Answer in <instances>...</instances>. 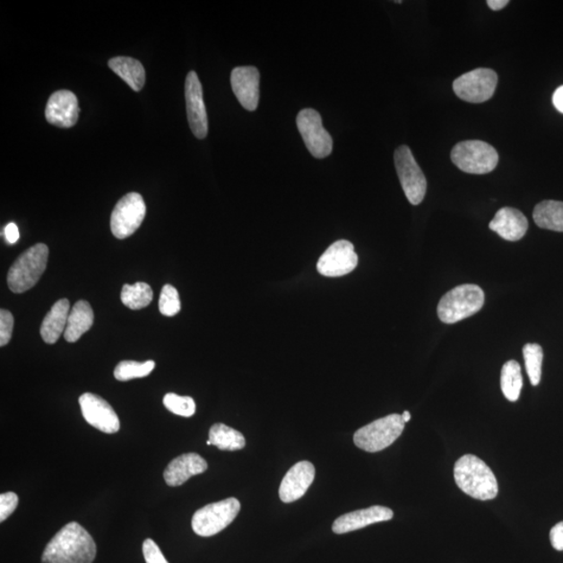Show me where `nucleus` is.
<instances>
[{
  "mask_svg": "<svg viewBox=\"0 0 563 563\" xmlns=\"http://www.w3.org/2000/svg\"><path fill=\"white\" fill-rule=\"evenodd\" d=\"M96 543L79 523L63 527L48 542L42 555L43 563H92Z\"/></svg>",
  "mask_w": 563,
  "mask_h": 563,
  "instance_id": "1",
  "label": "nucleus"
},
{
  "mask_svg": "<svg viewBox=\"0 0 563 563\" xmlns=\"http://www.w3.org/2000/svg\"><path fill=\"white\" fill-rule=\"evenodd\" d=\"M454 478L464 494L489 501L498 496V486L495 473L483 460L475 455H464L454 466Z\"/></svg>",
  "mask_w": 563,
  "mask_h": 563,
  "instance_id": "2",
  "label": "nucleus"
},
{
  "mask_svg": "<svg viewBox=\"0 0 563 563\" xmlns=\"http://www.w3.org/2000/svg\"><path fill=\"white\" fill-rule=\"evenodd\" d=\"M484 291L475 284H463L454 288L441 298L437 315L445 324H456L476 315L484 305Z\"/></svg>",
  "mask_w": 563,
  "mask_h": 563,
  "instance_id": "3",
  "label": "nucleus"
},
{
  "mask_svg": "<svg viewBox=\"0 0 563 563\" xmlns=\"http://www.w3.org/2000/svg\"><path fill=\"white\" fill-rule=\"evenodd\" d=\"M48 254V246L38 243L19 256L8 273L10 290L22 293L33 288L47 270Z\"/></svg>",
  "mask_w": 563,
  "mask_h": 563,
  "instance_id": "4",
  "label": "nucleus"
},
{
  "mask_svg": "<svg viewBox=\"0 0 563 563\" xmlns=\"http://www.w3.org/2000/svg\"><path fill=\"white\" fill-rule=\"evenodd\" d=\"M451 159L460 170L472 175L489 174L498 162L495 147L481 140H466L456 144Z\"/></svg>",
  "mask_w": 563,
  "mask_h": 563,
  "instance_id": "5",
  "label": "nucleus"
},
{
  "mask_svg": "<svg viewBox=\"0 0 563 563\" xmlns=\"http://www.w3.org/2000/svg\"><path fill=\"white\" fill-rule=\"evenodd\" d=\"M405 425L402 415H387L359 429L354 435V443L359 449L369 453L385 450L401 437Z\"/></svg>",
  "mask_w": 563,
  "mask_h": 563,
  "instance_id": "6",
  "label": "nucleus"
},
{
  "mask_svg": "<svg viewBox=\"0 0 563 563\" xmlns=\"http://www.w3.org/2000/svg\"><path fill=\"white\" fill-rule=\"evenodd\" d=\"M240 507V502L235 498L209 504L197 510L192 517V529L203 537L216 535L233 523Z\"/></svg>",
  "mask_w": 563,
  "mask_h": 563,
  "instance_id": "7",
  "label": "nucleus"
},
{
  "mask_svg": "<svg viewBox=\"0 0 563 563\" xmlns=\"http://www.w3.org/2000/svg\"><path fill=\"white\" fill-rule=\"evenodd\" d=\"M394 165L403 190L407 200L414 206L424 201L427 192V180L424 172L407 145H402L394 152Z\"/></svg>",
  "mask_w": 563,
  "mask_h": 563,
  "instance_id": "8",
  "label": "nucleus"
},
{
  "mask_svg": "<svg viewBox=\"0 0 563 563\" xmlns=\"http://www.w3.org/2000/svg\"><path fill=\"white\" fill-rule=\"evenodd\" d=\"M498 85V74L494 70L479 68L459 76L454 81V92L471 104H481L492 98Z\"/></svg>",
  "mask_w": 563,
  "mask_h": 563,
  "instance_id": "9",
  "label": "nucleus"
},
{
  "mask_svg": "<svg viewBox=\"0 0 563 563\" xmlns=\"http://www.w3.org/2000/svg\"><path fill=\"white\" fill-rule=\"evenodd\" d=\"M146 204L136 192L125 195L111 215V231L118 239H126L140 228L145 219Z\"/></svg>",
  "mask_w": 563,
  "mask_h": 563,
  "instance_id": "10",
  "label": "nucleus"
},
{
  "mask_svg": "<svg viewBox=\"0 0 563 563\" xmlns=\"http://www.w3.org/2000/svg\"><path fill=\"white\" fill-rule=\"evenodd\" d=\"M297 126L313 157L324 159L331 155L333 140L323 126L321 114L313 108H304L298 115Z\"/></svg>",
  "mask_w": 563,
  "mask_h": 563,
  "instance_id": "11",
  "label": "nucleus"
},
{
  "mask_svg": "<svg viewBox=\"0 0 563 563\" xmlns=\"http://www.w3.org/2000/svg\"><path fill=\"white\" fill-rule=\"evenodd\" d=\"M358 265V256L353 243L339 240L333 243L319 258L317 271L322 276L337 278L353 272Z\"/></svg>",
  "mask_w": 563,
  "mask_h": 563,
  "instance_id": "12",
  "label": "nucleus"
},
{
  "mask_svg": "<svg viewBox=\"0 0 563 563\" xmlns=\"http://www.w3.org/2000/svg\"><path fill=\"white\" fill-rule=\"evenodd\" d=\"M79 403L82 417L89 425L107 434L117 433L119 430L118 415L114 411L113 407L100 395L84 394L80 396Z\"/></svg>",
  "mask_w": 563,
  "mask_h": 563,
  "instance_id": "13",
  "label": "nucleus"
},
{
  "mask_svg": "<svg viewBox=\"0 0 563 563\" xmlns=\"http://www.w3.org/2000/svg\"><path fill=\"white\" fill-rule=\"evenodd\" d=\"M187 118L190 129L197 139L208 135V117L204 102L203 87L195 72H190L185 82Z\"/></svg>",
  "mask_w": 563,
  "mask_h": 563,
  "instance_id": "14",
  "label": "nucleus"
},
{
  "mask_svg": "<svg viewBox=\"0 0 563 563\" xmlns=\"http://www.w3.org/2000/svg\"><path fill=\"white\" fill-rule=\"evenodd\" d=\"M79 115V100L74 92L60 91L51 94L46 108L50 125L68 129L78 123Z\"/></svg>",
  "mask_w": 563,
  "mask_h": 563,
  "instance_id": "15",
  "label": "nucleus"
},
{
  "mask_svg": "<svg viewBox=\"0 0 563 563\" xmlns=\"http://www.w3.org/2000/svg\"><path fill=\"white\" fill-rule=\"evenodd\" d=\"M233 92L241 106L247 111L257 110L260 99V74L254 66L233 69L231 74Z\"/></svg>",
  "mask_w": 563,
  "mask_h": 563,
  "instance_id": "16",
  "label": "nucleus"
},
{
  "mask_svg": "<svg viewBox=\"0 0 563 563\" xmlns=\"http://www.w3.org/2000/svg\"><path fill=\"white\" fill-rule=\"evenodd\" d=\"M316 478V469L309 462L294 464L282 480L279 495L284 503L299 500L308 490Z\"/></svg>",
  "mask_w": 563,
  "mask_h": 563,
  "instance_id": "17",
  "label": "nucleus"
},
{
  "mask_svg": "<svg viewBox=\"0 0 563 563\" xmlns=\"http://www.w3.org/2000/svg\"><path fill=\"white\" fill-rule=\"evenodd\" d=\"M393 517L394 511L392 509L384 507H372L339 516L333 524L332 530L336 534L349 533L351 531L366 528L369 524L390 521Z\"/></svg>",
  "mask_w": 563,
  "mask_h": 563,
  "instance_id": "18",
  "label": "nucleus"
},
{
  "mask_svg": "<svg viewBox=\"0 0 563 563\" xmlns=\"http://www.w3.org/2000/svg\"><path fill=\"white\" fill-rule=\"evenodd\" d=\"M206 460L196 453L183 454L172 460L164 472L165 482L176 488L188 481L191 477L206 472Z\"/></svg>",
  "mask_w": 563,
  "mask_h": 563,
  "instance_id": "19",
  "label": "nucleus"
},
{
  "mask_svg": "<svg viewBox=\"0 0 563 563\" xmlns=\"http://www.w3.org/2000/svg\"><path fill=\"white\" fill-rule=\"evenodd\" d=\"M528 221L520 210L504 207L498 211L494 220L489 222V229L503 239L518 241L527 233Z\"/></svg>",
  "mask_w": 563,
  "mask_h": 563,
  "instance_id": "20",
  "label": "nucleus"
},
{
  "mask_svg": "<svg viewBox=\"0 0 563 563\" xmlns=\"http://www.w3.org/2000/svg\"><path fill=\"white\" fill-rule=\"evenodd\" d=\"M69 313L70 303L67 299H59L51 307L40 328L44 342L54 344L59 341L63 333H65Z\"/></svg>",
  "mask_w": 563,
  "mask_h": 563,
  "instance_id": "21",
  "label": "nucleus"
},
{
  "mask_svg": "<svg viewBox=\"0 0 563 563\" xmlns=\"http://www.w3.org/2000/svg\"><path fill=\"white\" fill-rule=\"evenodd\" d=\"M94 322V313L87 300H79L70 310L68 322L64 333V338L68 342H76L91 329Z\"/></svg>",
  "mask_w": 563,
  "mask_h": 563,
  "instance_id": "22",
  "label": "nucleus"
},
{
  "mask_svg": "<svg viewBox=\"0 0 563 563\" xmlns=\"http://www.w3.org/2000/svg\"><path fill=\"white\" fill-rule=\"evenodd\" d=\"M108 67L124 80L134 91H140L145 84V70L139 61L129 56H117L108 61Z\"/></svg>",
  "mask_w": 563,
  "mask_h": 563,
  "instance_id": "23",
  "label": "nucleus"
},
{
  "mask_svg": "<svg viewBox=\"0 0 563 563\" xmlns=\"http://www.w3.org/2000/svg\"><path fill=\"white\" fill-rule=\"evenodd\" d=\"M533 220L541 229L563 233V202L543 201L537 204Z\"/></svg>",
  "mask_w": 563,
  "mask_h": 563,
  "instance_id": "24",
  "label": "nucleus"
},
{
  "mask_svg": "<svg viewBox=\"0 0 563 563\" xmlns=\"http://www.w3.org/2000/svg\"><path fill=\"white\" fill-rule=\"evenodd\" d=\"M209 440L221 451H238L247 444L242 433L225 424H215L211 427Z\"/></svg>",
  "mask_w": 563,
  "mask_h": 563,
  "instance_id": "25",
  "label": "nucleus"
},
{
  "mask_svg": "<svg viewBox=\"0 0 563 563\" xmlns=\"http://www.w3.org/2000/svg\"><path fill=\"white\" fill-rule=\"evenodd\" d=\"M501 388L505 398L516 402L523 388V376L520 364L510 360L504 364L501 374Z\"/></svg>",
  "mask_w": 563,
  "mask_h": 563,
  "instance_id": "26",
  "label": "nucleus"
},
{
  "mask_svg": "<svg viewBox=\"0 0 563 563\" xmlns=\"http://www.w3.org/2000/svg\"><path fill=\"white\" fill-rule=\"evenodd\" d=\"M152 287L143 282H138L134 285L126 284L121 290V302L132 310L145 308L152 303Z\"/></svg>",
  "mask_w": 563,
  "mask_h": 563,
  "instance_id": "27",
  "label": "nucleus"
},
{
  "mask_svg": "<svg viewBox=\"0 0 563 563\" xmlns=\"http://www.w3.org/2000/svg\"><path fill=\"white\" fill-rule=\"evenodd\" d=\"M523 355L530 382L533 386H537L541 377L542 348L540 344L527 343L523 348Z\"/></svg>",
  "mask_w": 563,
  "mask_h": 563,
  "instance_id": "28",
  "label": "nucleus"
},
{
  "mask_svg": "<svg viewBox=\"0 0 563 563\" xmlns=\"http://www.w3.org/2000/svg\"><path fill=\"white\" fill-rule=\"evenodd\" d=\"M155 367L156 363L152 360L143 363L131 360L121 361L115 368L114 376L118 381H130L149 376Z\"/></svg>",
  "mask_w": 563,
  "mask_h": 563,
  "instance_id": "29",
  "label": "nucleus"
},
{
  "mask_svg": "<svg viewBox=\"0 0 563 563\" xmlns=\"http://www.w3.org/2000/svg\"><path fill=\"white\" fill-rule=\"evenodd\" d=\"M163 404L170 412L183 418H190L195 413L196 405L190 396L168 394L164 396Z\"/></svg>",
  "mask_w": 563,
  "mask_h": 563,
  "instance_id": "30",
  "label": "nucleus"
},
{
  "mask_svg": "<svg viewBox=\"0 0 563 563\" xmlns=\"http://www.w3.org/2000/svg\"><path fill=\"white\" fill-rule=\"evenodd\" d=\"M159 310L165 316H175L181 311V299L174 286L169 284L162 288L159 299Z\"/></svg>",
  "mask_w": 563,
  "mask_h": 563,
  "instance_id": "31",
  "label": "nucleus"
},
{
  "mask_svg": "<svg viewBox=\"0 0 563 563\" xmlns=\"http://www.w3.org/2000/svg\"><path fill=\"white\" fill-rule=\"evenodd\" d=\"M13 328H14V317L10 311H0V347H4L11 341Z\"/></svg>",
  "mask_w": 563,
  "mask_h": 563,
  "instance_id": "32",
  "label": "nucleus"
},
{
  "mask_svg": "<svg viewBox=\"0 0 563 563\" xmlns=\"http://www.w3.org/2000/svg\"><path fill=\"white\" fill-rule=\"evenodd\" d=\"M19 498L15 492H5L0 496V522H4L18 507Z\"/></svg>",
  "mask_w": 563,
  "mask_h": 563,
  "instance_id": "33",
  "label": "nucleus"
},
{
  "mask_svg": "<svg viewBox=\"0 0 563 563\" xmlns=\"http://www.w3.org/2000/svg\"><path fill=\"white\" fill-rule=\"evenodd\" d=\"M143 551L146 563H169L164 558L161 550L157 543L151 539H147L143 542Z\"/></svg>",
  "mask_w": 563,
  "mask_h": 563,
  "instance_id": "34",
  "label": "nucleus"
},
{
  "mask_svg": "<svg viewBox=\"0 0 563 563\" xmlns=\"http://www.w3.org/2000/svg\"><path fill=\"white\" fill-rule=\"evenodd\" d=\"M550 541L558 551H563V522L556 524L550 531Z\"/></svg>",
  "mask_w": 563,
  "mask_h": 563,
  "instance_id": "35",
  "label": "nucleus"
},
{
  "mask_svg": "<svg viewBox=\"0 0 563 563\" xmlns=\"http://www.w3.org/2000/svg\"><path fill=\"white\" fill-rule=\"evenodd\" d=\"M4 233L5 241L8 242L9 245H15L19 240V237H21L18 227L14 222H10L9 225H6Z\"/></svg>",
  "mask_w": 563,
  "mask_h": 563,
  "instance_id": "36",
  "label": "nucleus"
},
{
  "mask_svg": "<svg viewBox=\"0 0 563 563\" xmlns=\"http://www.w3.org/2000/svg\"><path fill=\"white\" fill-rule=\"evenodd\" d=\"M553 104L556 108L563 113V86L559 87L553 95Z\"/></svg>",
  "mask_w": 563,
  "mask_h": 563,
  "instance_id": "37",
  "label": "nucleus"
},
{
  "mask_svg": "<svg viewBox=\"0 0 563 563\" xmlns=\"http://www.w3.org/2000/svg\"><path fill=\"white\" fill-rule=\"evenodd\" d=\"M508 4V0H489L488 2L489 8L494 11H500Z\"/></svg>",
  "mask_w": 563,
  "mask_h": 563,
  "instance_id": "38",
  "label": "nucleus"
},
{
  "mask_svg": "<svg viewBox=\"0 0 563 563\" xmlns=\"http://www.w3.org/2000/svg\"><path fill=\"white\" fill-rule=\"evenodd\" d=\"M402 418H403V420H404L405 422H408L409 420H411V414L409 411H405L404 413L402 414Z\"/></svg>",
  "mask_w": 563,
  "mask_h": 563,
  "instance_id": "39",
  "label": "nucleus"
},
{
  "mask_svg": "<svg viewBox=\"0 0 563 563\" xmlns=\"http://www.w3.org/2000/svg\"><path fill=\"white\" fill-rule=\"evenodd\" d=\"M207 445H208V446H212V444H211V441H210L209 439H208V441H207Z\"/></svg>",
  "mask_w": 563,
  "mask_h": 563,
  "instance_id": "40",
  "label": "nucleus"
}]
</instances>
